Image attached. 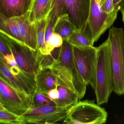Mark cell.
Instances as JSON below:
<instances>
[{
  "mask_svg": "<svg viewBox=\"0 0 124 124\" xmlns=\"http://www.w3.org/2000/svg\"><path fill=\"white\" fill-rule=\"evenodd\" d=\"M2 35L8 43L18 66L26 72L36 75L39 68L37 59V51L25 44L19 43Z\"/></svg>",
  "mask_w": 124,
  "mask_h": 124,
  "instance_id": "10",
  "label": "cell"
},
{
  "mask_svg": "<svg viewBox=\"0 0 124 124\" xmlns=\"http://www.w3.org/2000/svg\"><path fill=\"white\" fill-rule=\"evenodd\" d=\"M58 98L54 101L58 107H63L72 106L78 102L79 97L74 91L67 87L59 85L57 87Z\"/></svg>",
  "mask_w": 124,
  "mask_h": 124,
  "instance_id": "17",
  "label": "cell"
},
{
  "mask_svg": "<svg viewBox=\"0 0 124 124\" xmlns=\"http://www.w3.org/2000/svg\"><path fill=\"white\" fill-rule=\"evenodd\" d=\"M13 18L18 27L25 44L33 50L37 51V22L31 18L29 11L22 16Z\"/></svg>",
  "mask_w": 124,
  "mask_h": 124,
  "instance_id": "12",
  "label": "cell"
},
{
  "mask_svg": "<svg viewBox=\"0 0 124 124\" xmlns=\"http://www.w3.org/2000/svg\"><path fill=\"white\" fill-rule=\"evenodd\" d=\"M97 47L93 46H73L76 66L87 85H92L97 58Z\"/></svg>",
  "mask_w": 124,
  "mask_h": 124,
  "instance_id": "9",
  "label": "cell"
},
{
  "mask_svg": "<svg viewBox=\"0 0 124 124\" xmlns=\"http://www.w3.org/2000/svg\"><path fill=\"white\" fill-rule=\"evenodd\" d=\"M52 0H33L29 10L30 17L35 21L47 18L50 11Z\"/></svg>",
  "mask_w": 124,
  "mask_h": 124,
  "instance_id": "16",
  "label": "cell"
},
{
  "mask_svg": "<svg viewBox=\"0 0 124 124\" xmlns=\"http://www.w3.org/2000/svg\"><path fill=\"white\" fill-rule=\"evenodd\" d=\"M0 77L17 90L33 98L37 90L36 75L21 70L18 66H10L0 57Z\"/></svg>",
  "mask_w": 124,
  "mask_h": 124,
  "instance_id": "5",
  "label": "cell"
},
{
  "mask_svg": "<svg viewBox=\"0 0 124 124\" xmlns=\"http://www.w3.org/2000/svg\"><path fill=\"white\" fill-rule=\"evenodd\" d=\"M111 59L114 77V91L124 94V30L112 26L109 31Z\"/></svg>",
  "mask_w": 124,
  "mask_h": 124,
  "instance_id": "3",
  "label": "cell"
},
{
  "mask_svg": "<svg viewBox=\"0 0 124 124\" xmlns=\"http://www.w3.org/2000/svg\"><path fill=\"white\" fill-rule=\"evenodd\" d=\"M124 0H113L115 11L118 12L119 11L120 7Z\"/></svg>",
  "mask_w": 124,
  "mask_h": 124,
  "instance_id": "29",
  "label": "cell"
},
{
  "mask_svg": "<svg viewBox=\"0 0 124 124\" xmlns=\"http://www.w3.org/2000/svg\"><path fill=\"white\" fill-rule=\"evenodd\" d=\"M91 0H65V14H68L77 30L83 32L90 14Z\"/></svg>",
  "mask_w": 124,
  "mask_h": 124,
  "instance_id": "11",
  "label": "cell"
},
{
  "mask_svg": "<svg viewBox=\"0 0 124 124\" xmlns=\"http://www.w3.org/2000/svg\"><path fill=\"white\" fill-rule=\"evenodd\" d=\"M46 19H44L37 22V52L40 53L43 55H47V49L45 41Z\"/></svg>",
  "mask_w": 124,
  "mask_h": 124,
  "instance_id": "19",
  "label": "cell"
},
{
  "mask_svg": "<svg viewBox=\"0 0 124 124\" xmlns=\"http://www.w3.org/2000/svg\"><path fill=\"white\" fill-rule=\"evenodd\" d=\"M65 14V0H52L50 11L47 18L55 25L58 19Z\"/></svg>",
  "mask_w": 124,
  "mask_h": 124,
  "instance_id": "21",
  "label": "cell"
},
{
  "mask_svg": "<svg viewBox=\"0 0 124 124\" xmlns=\"http://www.w3.org/2000/svg\"><path fill=\"white\" fill-rule=\"evenodd\" d=\"M45 95L53 101L56 100L59 96L58 91L57 87L48 91Z\"/></svg>",
  "mask_w": 124,
  "mask_h": 124,
  "instance_id": "28",
  "label": "cell"
},
{
  "mask_svg": "<svg viewBox=\"0 0 124 124\" xmlns=\"http://www.w3.org/2000/svg\"><path fill=\"white\" fill-rule=\"evenodd\" d=\"M10 46L6 39L2 34H0V55L7 56L12 55Z\"/></svg>",
  "mask_w": 124,
  "mask_h": 124,
  "instance_id": "25",
  "label": "cell"
},
{
  "mask_svg": "<svg viewBox=\"0 0 124 124\" xmlns=\"http://www.w3.org/2000/svg\"><path fill=\"white\" fill-rule=\"evenodd\" d=\"M120 11L121 14H122L123 22L124 23V0L123 3L121 5V7H120Z\"/></svg>",
  "mask_w": 124,
  "mask_h": 124,
  "instance_id": "30",
  "label": "cell"
},
{
  "mask_svg": "<svg viewBox=\"0 0 124 124\" xmlns=\"http://www.w3.org/2000/svg\"><path fill=\"white\" fill-rule=\"evenodd\" d=\"M54 106H56L54 101L50 99L42 93L36 91L32 98V107H40Z\"/></svg>",
  "mask_w": 124,
  "mask_h": 124,
  "instance_id": "23",
  "label": "cell"
},
{
  "mask_svg": "<svg viewBox=\"0 0 124 124\" xmlns=\"http://www.w3.org/2000/svg\"><path fill=\"white\" fill-rule=\"evenodd\" d=\"M107 112L94 101L89 100L78 101L72 106L64 124H102L106 123L108 117Z\"/></svg>",
  "mask_w": 124,
  "mask_h": 124,
  "instance_id": "4",
  "label": "cell"
},
{
  "mask_svg": "<svg viewBox=\"0 0 124 124\" xmlns=\"http://www.w3.org/2000/svg\"><path fill=\"white\" fill-rule=\"evenodd\" d=\"M97 104L107 103L114 91V77L109 40L107 39L97 47V58L93 83Z\"/></svg>",
  "mask_w": 124,
  "mask_h": 124,
  "instance_id": "2",
  "label": "cell"
},
{
  "mask_svg": "<svg viewBox=\"0 0 124 124\" xmlns=\"http://www.w3.org/2000/svg\"><path fill=\"white\" fill-rule=\"evenodd\" d=\"M73 46H93L90 40L82 32L76 30L68 40Z\"/></svg>",
  "mask_w": 124,
  "mask_h": 124,
  "instance_id": "22",
  "label": "cell"
},
{
  "mask_svg": "<svg viewBox=\"0 0 124 124\" xmlns=\"http://www.w3.org/2000/svg\"><path fill=\"white\" fill-rule=\"evenodd\" d=\"M37 91L46 95L48 91L60 85L57 77L49 67H39L36 75Z\"/></svg>",
  "mask_w": 124,
  "mask_h": 124,
  "instance_id": "14",
  "label": "cell"
},
{
  "mask_svg": "<svg viewBox=\"0 0 124 124\" xmlns=\"http://www.w3.org/2000/svg\"><path fill=\"white\" fill-rule=\"evenodd\" d=\"M0 123L4 124H26L22 116L6 109L0 103Z\"/></svg>",
  "mask_w": 124,
  "mask_h": 124,
  "instance_id": "20",
  "label": "cell"
},
{
  "mask_svg": "<svg viewBox=\"0 0 124 124\" xmlns=\"http://www.w3.org/2000/svg\"><path fill=\"white\" fill-rule=\"evenodd\" d=\"M99 4L104 13L111 14L114 11L113 0H99Z\"/></svg>",
  "mask_w": 124,
  "mask_h": 124,
  "instance_id": "26",
  "label": "cell"
},
{
  "mask_svg": "<svg viewBox=\"0 0 124 124\" xmlns=\"http://www.w3.org/2000/svg\"><path fill=\"white\" fill-rule=\"evenodd\" d=\"M72 106L63 107L32 106L22 116L26 124H55L65 119Z\"/></svg>",
  "mask_w": 124,
  "mask_h": 124,
  "instance_id": "8",
  "label": "cell"
},
{
  "mask_svg": "<svg viewBox=\"0 0 124 124\" xmlns=\"http://www.w3.org/2000/svg\"><path fill=\"white\" fill-rule=\"evenodd\" d=\"M63 42L62 37L59 34L54 32L46 45L47 55L51 54L52 51L55 48L60 47Z\"/></svg>",
  "mask_w": 124,
  "mask_h": 124,
  "instance_id": "24",
  "label": "cell"
},
{
  "mask_svg": "<svg viewBox=\"0 0 124 124\" xmlns=\"http://www.w3.org/2000/svg\"><path fill=\"white\" fill-rule=\"evenodd\" d=\"M54 25L51 19L48 18H47L45 35V41L46 45L48 43L51 35L54 32Z\"/></svg>",
  "mask_w": 124,
  "mask_h": 124,
  "instance_id": "27",
  "label": "cell"
},
{
  "mask_svg": "<svg viewBox=\"0 0 124 124\" xmlns=\"http://www.w3.org/2000/svg\"><path fill=\"white\" fill-rule=\"evenodd\" d=\"M0 33L19 43L25 44L18 27L13 18H8L0 15Z\"/></svg>",
  "mask_w": 124,
  "mask_h": 124,
  "instance_id": "15",
  "label": "cell"
},
{
  "mask_svg": "<svg viewBox=\"0 0 124 124\" xmlns=\"http://www.w3.org/2000/svg\"><path fill=\"white\" fill-rule=\"evenodd\" d=\"M32 98L15 89L0 77V103L6 109L22 116L31 107Z\"/></svg>",
  "mask_w": 124,
  "mask_h": 124,
  "instance_id": "7",
  "label": "cell"
},
{
  "mask_svg": "<svg viewBox=\"0 0 124 124\" xmlns=\"http://www.w3.org/2000/svg\"><path fill=\"white\" fill-rule=\"evenodd\" d=\"M33 0H0V15L8 18L21 16L30 9Z\"/></svg>",
  "mask_w": 124,
  "mask_h": 124,
  "instance_id": "13",
  "label": "cell"
},
{
  "mask_svg": "<svg viewBox=\"0 0 124 124\" xmlns=\"http://www.w3.org/2000/svg\"><path fill=\"white\" fill-rule=\"evenodd\" d=\"M76 30L67 14H64L58 19L54 27V32L59 34L63 40H68Z\"/></svg>",
  "mask_w": 124,
  "mask_h": 124,
  "instance_id": "18",
  "label": "cell"
},
{
  "mask_svg": "<svg viewBox=\"0 0 124 124\" xmlns=\"http://www.w3.org/2000/svg\"><path fill=\"white\" fill-rule=\"evenodd\" d=\"M50 67L58 79L60 85L65 86L77 93L79 100L84 97L86 90L85 84L75 62L73 46L64 40L59 48L57 57L54 58Z\"/></svg>",
  "mask_w": 124,
  "mask_h": 124,
  "instance_id": "1",
  "label": "cell"
},
{
  "mask_svg": "<svg viewBox=\"0 0 124 124\" xmlns=\"http://www.w3.org/2000/svg\"><path fill=\"white\" fill-rule=\"evenodd\" d=\"M118 13L114 11L111 14H105L102 10L99 0H91L89 17L83 33L94 44L101 35L112 26Z\"/></svg>",
  "mask_w": 124,
  "mask_h": 124,
  "instance_id": "6",
  "label": "cell"
}]
</instances>
